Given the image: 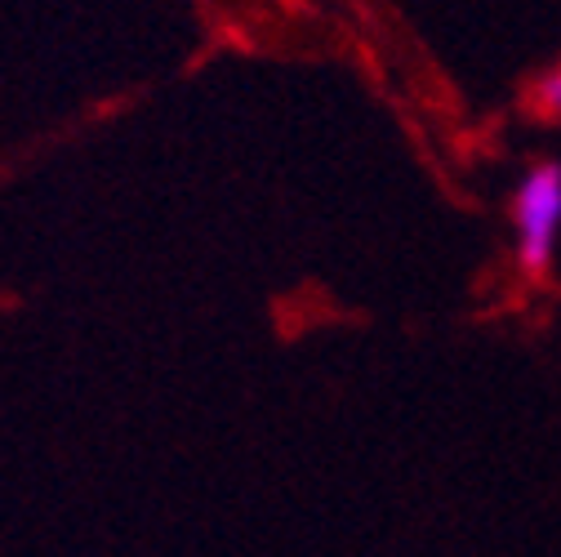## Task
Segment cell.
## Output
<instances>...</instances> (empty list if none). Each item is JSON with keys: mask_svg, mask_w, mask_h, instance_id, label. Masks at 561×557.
<instances>
[{"mask_svg": "<svg viewBox=\"0 0 561 557\" xmlns=\"http://www.w3.org/2000/svg\"><path fill=\"white\" fill-rule=\"evenodd\" d=\"M535 107H539L548 121H561V67H552V72L535 86Z\"/></svg>", "mask_w": 561, "mask_h": 557, "instance_id": "cell-2", "label": "cell"}, {"mask_svg": "<svg viewBox=\"0 0 561 557\" xmlns=\"http://www.w3.org/2000/svg\"><path fill=\"white\" fill-rule=\"evenodd\" d=\"M561 237V161H535L513 192V250L517 268L543 276L557 259Z\"/></svg>", "mask_w": 561, "mask_h": 557, "instance_id": "cell-1", "label": "cell"}]
</instances>
